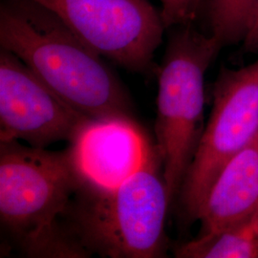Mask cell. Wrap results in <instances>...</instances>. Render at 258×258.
<instances>
[{"mask_svg": "<svg viewBox=\"0 0 258 258\" xmlns=\"http://www.w3.org/2000/svg\"><path fill=\"white\" fill-rule=\"evenodd\" d=\"M0 45L87 118L133 117L123 83L56 15L33 0L0 6Z\"/></svg>", "mask_w": 258, "mask_h": 258, "instance_id": "cell-1", "label": "cell"}, {"mask_svg": "<svg viewBox=\"0 0 258 258\" xmlns=\"http://www.w3.org/2000/svg\"><path fill=\"white\" fill-rule=\"evenodd\" d=\"M170 205L156 147L137 172L115 186L82 177L62 225L83 257H164Z\"/></svg>", "mask_w": 258, "mask_h": 258, "instance_id": "cell-2", "label": "cell"}, {"mask_svg": "<svg viewBox=\"0 0 258 258\" xmlns=\"http://www.w3.org/2000/svg\"><path fill=\"white\" fill-rule=\"evenodd\" d=\"M81 180L68 148L0 142V220L13 248L27 257L83 258L62 225Z\"/></svg>", "mask_w": 258, "mask_h": 258, "instance_id": "cell-3", "label": "cell"}, {"mask_svg": "<svg viewBox=\"0 0 258 258\" xmlns=\"http://www.w3.org/2000/svg\"><path fill=\"white\" fill-rule=\"evenodd\" d=\"M223 46L192 24L177 26L158 68L156 147L171 204L203 134L205 76Z\"/></svg>", "mask_w": 258, "mask_h": 258, "instance_id": "cell-4", "label": "cell"}, {"mask_svg": "<svg viewBox=\"0 0 258 258\" xmlns=\"http://www.w3.org/2000/svg\"><path fill=\"white\" fill-rule=\"evenodd\" d=\"M212 97V113L178 196L189 220H196L223 167L257 136L258 58L238 69L222 68Z\"/></svg>", "mask_w": 258, "mask_h": 258, "instance_id": "cell-5", "label": "cell"}, {"mask_svg": "<svg viewBox=\"0 0 258 258\" xmlns=\"http://www.w3.org/2000/svg\"><path fill=\"white\" fill-rule=\"evenodd\" d=\"M53 12L84 44L139 74L158 71L153 58L166 30L148 0H33Z\"/></svg>", "mask_w": 258, "mask_h": 258, "instance_id": "cell-6", "label": "cell"}, {"mask_svg": "<svg viewBox=\"0 0 258 258\" xmlns=\"http://www.w3.org/2000/svg\"><path fill=\"white\" fill-rule=\"evenodd\" d=\"M85 117L51 90L13 53L0 50V142L46 148L73 138Z\"/></svg>", "mask_w": 258, "mask_h": 258, "instance_id": "cell-7", "label": "cell"}, {"mask_svg": "<svg viewBox=\"0 0 258 258\" xmlns=\"http://www.w3.org/2000/svg\"><path fill=\"white\" fill-rule=\"evenodd\" d=\"M155 148L130 117L88 119L68 147L83 179L104 186H115L137 172Z\"/></svg>", "mask_w": 258, "mask_h": 258, "instance_id": "cell-8", "label": "cell"}, {"mask_svg": "<svg viewBox=\"0 0 258 258\" xmlns=\"http://www.w3.org/2000/svg\"><path fill=\"white\" fill-rule=\"evenodd\" d=\"M257 213L258 134L223 167L196 220L200 233H206L249 221Z\"/></svg>", "mask_w": 258, "mask_h": 258, "instance_id": "cell-9", "label": "cell"}, {"mask_svg": "<svg viewBox=\"0 0 258 258\" xmlns=\"http://www.w3.org/2000/svg\"><path fill=\"white\" fill-rule=\"evenodd\" d=\"M180 258H258V226L249 221L200 233L195 239L177 245Z\"/></svg>", "mask_w": 258, "mask_h": 258, "instance_id": "cell-10", "label": "cell"}, {"mask_svg": "<svg viewBox=\"0 0 258 258\" xmlns=\"http://www.w3.org/2000/svg\"><path fill=\"white\" fill-rule=\"evenodd\" d=\"M258 13V0H209L211 34L222 46L249 37Z\"/></svg>", "mask_w": 258, "mask_h": 258, "instance_id": "cell-11", "label": "cell"}, {"mask_svg": "<svg viewBox=\"0 0 258 258\" xmlns=\"http://www.w3.org/2000/svg\"><path fill=\"white\" fill-rule=\"evenodd\" d=\"M203 0H160L161 16L166 29L192 24Z\"/></svg>", "mask_w": 258, "mask_h": 258, "instance_id": "cell-12", "label": "cell"}, {"mask_svg": "<svg viewBox=\"0 0 258 258\" xmlns=\"http://www.w3.org/2000/svg\"><path fill=\"white\" fill-rule=\"evenodd\" d=\"M244 43H245V46L247 47L249 50L258 48V13L253 27L249 33V37H247Z\"/></svg>", "mask_w": 258, "mask_h": 258, "instance_id": "cell-13", "label": "cell"}, {"mask_svg": "<svg viewBox=\"0 0 258 258\" xmlns=\"http://www.w3.org/2000/svg\"><path fill=\"white\" fill-rule=\"evenodd\" d=\"M255 221H256V223H257V226H258V213L255 215Z\"/></svg>", "mask_w": 258, "mask_h": 258, "instance_id": "cell-14", "label": "cell"}]
</instances>
